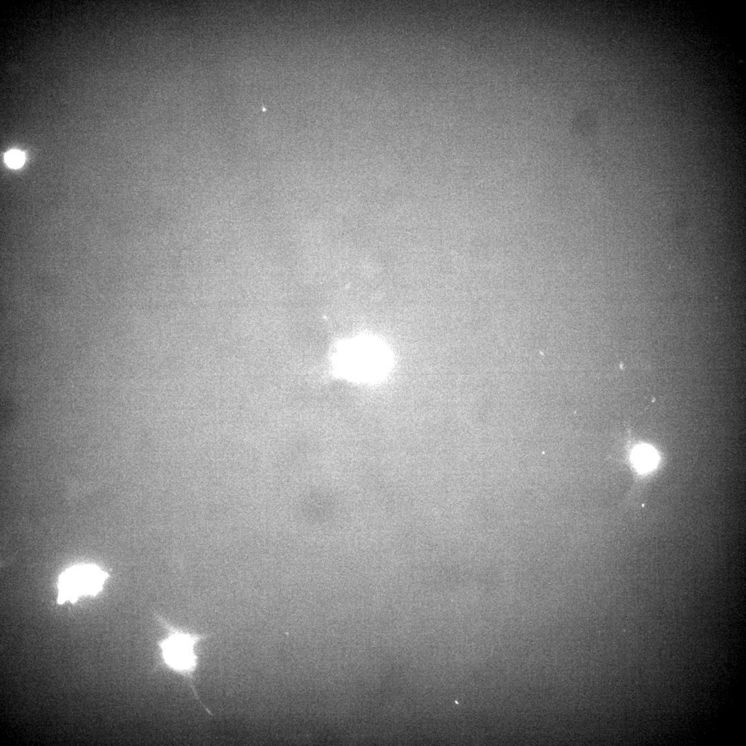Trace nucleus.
I'll use <instances>...</instances> for the list:
<instances>
[{
	"label": "nucleus",
	"instance_id": "obj_1",
	"mask_svg": "<svg viewBox=\"0 0 746 746\" xmlns=\"http://www.w3.org/2000/svg\"><path fill=\"white\" fill-rule=\"evenodd\" d=\"M157 620L166 632L165 637L157 643L162 664L184 679L195 698L208 714L212 715L200 700L193 684V674L198 665L195 647L209 635L177 627L160 615H157Z\"/></svg>",
	"mask_w": 746,
	"mask_h": 746
},
{
	"label": "nucleus",
	"instance_id": "obj_2",
	"mask_svg": "<svg viewBox=\"0 0 746 746\" xmlns=\"http://www.w3.org/2000/svg\"><path fill=\"white\" fill-rule=\"evenodd\" d=\"M108 576L95 564H77L67 568L58 578L57 602H75L81 596L97 595Z\"/></svg>",
	"mask_w": 746,
	"mask_h": 746
},
{
	"label": "nucleus",
	"instance_id": "obj_4",
	"mask_svg": "<svg viewBox=\"0 0 746 746\" xmlns=\"http://www.w3.org/2000/svg\"><path fill=\"white\" fill-rule=\"evenodd\" d=\"M25 154L19 150H10L4 155V160L7 165L12 169H19L25 162Z\"/></svg>",
	"mask_w": 746,
	"mask_h": 746
},
{
	"label": "nucleus",
	"instance_id": "obj_3",
	"mask_svg": "<svg viewBox=\"0 0 746 746\" xmlns=\"http://www.w3.org/2000/svg\"><path fill=\"white\" fill-rule=\"evenodd\" d=\"M631 458L635 466L642 471L653 468L658 461L656 450L647 445L635 447Z\"/></svg>",
	"mask_w": 746,
	"mask_h": 746
}]
</instances>
